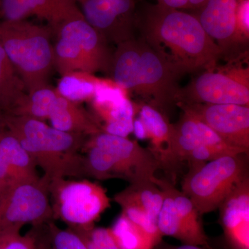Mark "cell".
Returning a JSON list of instances; mask_svg holds the SVG:
<instances>
[{
  "label": "cell",
  "instance_id": "11",
  "mask_svg": "<svg viewBox=\"0 0 249 249\" xmlns=\"http://www.w3.org/2000/svg\"><path fill=\"white\" fill-rule=\"evenodd\" d=\"M83 18L107 40L117 45L135 38L134 0H75Z\"/></svg>",
  "mask_w": 249,
  "mask_h": 249
},
{
  "label": "cell",
  "instance_id": "24",
  "mask_svg": "<svg viewBox=\"0 0 249 249\" xmlns=\"http://www.w3.org/2000/svg\"><path fill=\"white\" fill-rule=\"evenodd\" d=\"M99 80L88 72H71L61 76L56 90L60 96L72 102H90L94 96Z\"/></svg>",
  "mask_w": 249,
  "mask_h": 249
},
{
  "label": "cell",
  "instance_id": "16",
  "mask_svg": "<svg viewBox=\"0 0 249 249\" xmlns=\"http://www.w3.org/2000/svg\"><path fill=\"white\" fill-rule=\"evenodd\" d=\"M220 224L232 249H249V178L242 179L219 206Z\"/></svg>",
  "mask_w": 249,
  "mask_h": 249
},
{
  "label": "cell",
  "instance_id": "19",
  "mask_svg": "<svg viewBox=\"0 0 249 249\" xmlns=\"http://www.w3.org/2000/svg\"><path fill=\"white\" fill-rule=\"evenodd\" d=\"M49 120L54 128L68 133L90 137L103 132L102 126L93 114L59 93Z\"/></svg>",
  "mask_w": 249,
  "mask_h": 249
},
{
  "label": "cell",
  "instance_id": "4",
  "mask_svg": "<svg viewBox=\"0 0 249 249\" xmlns=\"http://www.w3.org/2000/svg\"><path fill=\"white\" fill-rule=\"evenodd\" d=\"M52 29L26 20H0V45L28 93L47 86L54 67Z\"/></svg>",
  "mask_w": 249,
  "mask_h": 249
},
{
  "label": "cell",
  "instance_id": "33",
  "mask_svg": "<svg viewBox=\"0 0 249 249\" xmlns=\"http://www.w3.org/2000/svg\"><path fill=\"white\" fill-rule=\"evenodd\" d=\"M5 128L4 120H3V116L0 115V132Z\"/></svg>",
  "mask_w": 249,
  "mask_h": 249
},
{
  "label": "cell",
  "instance_id": "17",
  "mask_svg": "<svg viewBox=\"0 0 249 249\" xmlns=\"http://www.w3.org/2000/svg\"><path fill=\"white\" fill-rule=\"evenodd\" d=\"M90 102L103 132L122 137L133 132L136 109L127 93H108L93 98Z\"/></svg>",
  "mask_w": 249,
  "mask_h": 249
},
{
  "label": "cell",
  "instance_id": "21",
  "mask_svg": "<svg viewBox=\"0 0 249 249\" xmlns=\"http://www.w3.org/2000/svg\"><path fill=\"white\" fill-rule=\"evenodd\" d=\"M27 95L24 82L0 45V115H13Z\"/></svg>",
  "mask_w": 249,
  "mask_h": 249
},
{
  "label": "cell",
  "instance_id": "14",
  "mask_svg": "<svg viewBox=\"0 0 249 249\" xmlns=\"http://www.w3.org/2000/svg\"><path fill=\"white\" fill-rule=\"evenodd\" d=\"M86 142L111 153L125 171L129 183L151 179L156 172L161 168L150 150L127 137L101 132L88 137Z\"/></svg>",
  "mask_w": 249,
  "mask_h": 249
},
{
  "label": "cell",
  "instance_id": "31",
  "mask_svg": "<svg viewBox=\"0 0 249 249\" xmlns=\"http://www.w3.org/2000/svg\"><path fill=\"white\" fill-rule=\"evenodd\" d=\"M45 224L36 227L37 231V238H36L34 249H49L48 243L45 235Z\"/></svg>",
  "mask_w": 249,
  "mask_h": 249
},
{
  "label": "cell",
  "instance_id": "12",
  "mask_svg": "<svg viewBox=\"0 0 249 249\" xmlns=\"http://www.w3.org/2000/svg\"><path fill=\"white\" fill-rule=\"evenodd\" d=\"M178 107L206 124L228 145L249 155V106L199 103Z\"/></svg>",
  "mask_w": 249,
  "mask_h": 249
},
{
  "label": "cell",
  "instance_id": "22",
  "mask_svg": "<svg viewBox=\"0 0 249 249\" xmlns=\"http://www.w3.org/2000/svg\"><path fill=\"white\" fill-rule=\"evenodd\" d=\"M116 204H133L143 208L157 222L163 200V193L151 179L129 183L114 196Z\"/></svg>",
  "mask_w": 249,
  "mask_h": 249
},
{
  "label": "cell",
  "instance_id": "30",
  "mask_svg": "<svg viewBox=\"0 0 249 249\" xmlns=\"http://www.w3.org/2000/svg\"><path fill=\"white\" fill-rule=\"evenodd\" d=\"M157 4L172 8V9L181 10H192L196 11L204 6L207 0H156Z\"/></svg>",
  "mask_w": 249,
  "mask_h": 249
},
{
  "label": "cell",
  "instance_id": "5",
  "mask_svg": "<svg viewBox=\"0 0 249 249\" xmlns=\"http://www.w3.org/2000/svg\"><path fill=\"white\" fill-rule=\"evenodd\" d=\"M52 33L56 37L54 67L60 76L74 71L109 75L114 51L83 15L67 19Z\"/></svg>",
  "mask_w": 249,
  "mask_h": 249
},
{
  "label": "cell",
  "instance_id": "18",
  "mask_svg": "<svg viewBox=\"0 0 249 249\" xmlns=\"http://www.w3.org/2000/svg\"><path fill=\"white\" fill-rule=\"evenodd\" d=\"M40 178L37 166L16 137L4 128L0 132V188Z\"/></svg>",
  "mask_w": 249,
  "mask_h": 249
},
{
  "label": "cell",
  "instance_id": "7",
  "mask_svg": "<svg viewBox=\"0 0 249 249\" xmlns=\"http://www.w3.org/2000/svg\"><path fill=\"white\" fill-rule=\"evenodd\" d=\"M199 103L249 106V52L200 72L180 88L176 106Z\"/></svg>",
  "mask_w": 249,
  "mask_h": 249
},
{
  "label": "cell",
  "instance_id": "1",
  "mask_svg": "<svg viewBox=\"0 0 249 249\" xmlns=\"http://www.w3.org/2000/svg\"><path fill=\"white\" fill-rule=\"evenodd\" d=\"M136 31L182 78L213 70L222 59L220 49L193 13L147 4L136 13Z\"/></svg>",
  "mask_w": 249,
  "mask_h": 249
},
{
  "label": "cell",
  "instance_id": "23",
  "mask_svg": "<svg viewBox=\"0 0 249 249\" xmlns=\"http://www.w3.org/2000/svg\"><path fill=\"white\" fill-rule=\"evenodd\" d=\"M109 229L121 249H154L161 241L150 235L123 213Z\"/></svg>",
  "mask_w": 249,
  "mask_h": 249
},
{
  "label": "cell",
  "instance_id": "15",
  "mask_svg": "<svg viewBox=\"0 0 249 249\" xmlns=\"http://www.w3.org/2000/svg\"><path fill=\"white\" fill-rule=\"evenodd\" d=\"M82 16L75 0H0V20H25L35 16L53 31L62 22Z\"/></svg>",
  "mask_w": 249,
  "mask_h": 249
},
{
  "label": "cell",
  "instance_id": "20",
  "mask_svg": "<svg viewBox=\"0 0 249 249\" xmlns=\"http://www.w3.org/2000/svg\"><path fill=\"white\" fill-rule=\"evenodd\" d=\"M139 119L142 121L147 139L151 142L149 149L160 161L161 168L171 169V145L173 124H170L168 116L147 103L139 107Z\"/></svg>",
  "mask_w": 249,
  "mask_h": 249
},
{
  "label": "cell",
  "instance_id": "29",
  "mask_svg": "<svg viewBox=\"0 0 249 249\" xmlns=\"http://www.w3.org/2000/svg\"><path fill=\"white\" fill-rule=\"evenodd\" d=\"M237 30L239 38L246 47L249 42V0H239L237 9Z\"/></svg>",
  "mask_w": 249,
  "mask_h": 249
},
{
  "label": "cell",
  "instance_id": "13",
  "mask_svg": "<svg viewBox=\"0 0 249 249\" xmlns=\"http://www.w3.org/2000/svg\"><path fill=\"white\" fill-rule=\"evenodd\" d=\"M239 0H207L193 14L208 36L220 49L225 61L238 58L249 52L241 42L237 30V9Z\"/></svg>",
  "mask_w": 249,
  "mask_h": 249
},
{
  "label": "cell",
  "instance_id": "9",
  "mask_svg": "<svg viewBox=\"0 0 249 249\" xmlns=\"http://www.w3.org/2000/svg\"><path fill=\"white\" fill-rule=\"evenodd\" d=\"M53 218L67 227H86L95 222L111 206L107 191L87 178H60L49 182Z\"/></svg>",
  "mask_w": 249,
  "mask_h": 249
},
{
  "label": "cell",
  "instance_id": "25",
  "mask_svg": "<svg viewBox=\"0 0 249 249\" xmlns=\"http://www.w3.org/2000/svg\"><path fill=\"white\" fill-rule=\"evenodd\" d=\"M56 89L49 87L40 88L28 93L13 116H27L42 121L49 120L54 103L58 97Z\"/></svg>",
  "mask_w": 249,
  "mask_h": 249
},
{
  "label": "cell",
  "instance_id": "32",
  "mask_svg": "<svg viewBox=\"0 0 249 249\" xmlns=\"http://www.w3.org/2000/svg\"><path fill=\"white\" fill-rule=\"evenodd\" d=\"M154 249H208L205 247H201V246L183 245L181 246H174L169 245L166 242H163V240L160 241Z\"/></svg>",
  "mask_w": 249,
  "mask_h": 249
},
{
  "label": "cell",
  "instance_id": "8",
  "mask_svg": "<svg viewBox=\"0 0 249 249\" xmlns=\"http://www.w3.org/2000/svg\"><path fill=\"white\" fill-rule=\"evenodd\" d=\"M47 178L23 180L0 188V235L53 221Z\"/></svg>",
  "mask_w": 249,
  "mask_h": 249
},
{
  "label": "cell",
  "instance_id": "27",
  "mask_svg": "<svg viewBox=\"0 0 249 249\" xmlns=\"http://www.w3.org/2000/svg\"><path fill=\"white\" fill-rule=\"evenodd\" d=\"M79 236L88 249H121L111 235L109 228L67 227Z\"/></svg>",
  "mask_w": 249,
  "mask_h": 249
},
{
  "label": "cell",
  "instance_id": "3",
  "mask_svg": "<svg viewBox=\"0 0 249 249\" xmlns=\"http://www.w3.org/2000/svg\"><path fill=\"white\" fill-rule=\"evenodd\" d=\"M3 120L5 128L19 140L49 182L85 178L84 157L80 152L87 137L62 132L27 116H5Z\"/></svg>",
  "mask_w": 249,
  "mask_h": 249
},
{
  "label": "cell",
  "instance_id": "26",
  "mask_svg": "<svg viewBox=\"0 0 249 249\" xmlns=\"http://www.w3.org/2000/svg\"><path fill=\"white\" fill-rule=\"evenodd\" d=\"M49 249H88L83 241L70 228L62 229L51 221L45 224Z\"/></svg>",
  "mask_w": 249,
  "mask_h": 249
},
{
  "label": "cell",
  "instance_id": "6",
  "mask_svg": "<svg viewBox=\"0 0 249 249\" xmlns=\"http://www.w3.org/2000/svg\"><path fill=\"white\" fill-rule=\"evenodd\" d=\"M248 157L245 153L224 155L190 167L181 191L191 199L199 215L219 209L234 187L249 176Z\"/></svg>",
  "mask_w": 249,
  "mask_h": 249
},
{
  "label": "cell",
  "instance_id": "28",
  "mask_svg": "<svg viewBox=\"0 0 249 249\" xmlns=\"http://www.w3.org/2000/svg\"><path fill=\"white\" fill-rule=\"evenodd\" d=\"M37 238L36 227L22 235L20 232H7L0 235V249H34Z\"/></svg>",
  "mask_w": 249,
  "mask_h": 249
},
{
  "label": "cell",
  "instance_id": "10",
  "mask_svg": "<svg viewBox=\"0 0 249 249\" xmlns=\"http://www.w3.org/2000/svg\"><path fill=\"white\" fill-rule=\"evenodd\" d=\"M241 153L243 152L228 145L213 129L184 111L179 121L173 124L171 169L183 161L191 167L222 156Z\"/></svg>",
  "mask_w": 249,
  "mask_h": 249
},
{
  "label": "cell",
  "instance_id": "2",
  "mask_svg": "<svg viewBox=\"0 0 249 249\" xmlns=\"http://www.w3.org/2000/svg\"><path fill=\"white\" fill-rule=\"evenodd\" d=\"M109 76L166 116L176 106L181 77L141 37L116 45Z\"/></svg>",
  "mask_w": 249,
  "mask_h": 249
}]
</instances>
